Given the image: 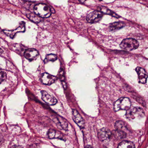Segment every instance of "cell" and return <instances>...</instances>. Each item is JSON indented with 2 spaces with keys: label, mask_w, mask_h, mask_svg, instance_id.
<instances>
[{
  "label": "cell",
  "mask_w": 148,
  "mask_h": 148,
  "mask_svg": "<svg viewBox=\"0 0 148 148\" xmlns=\"http://www.w3.org/2000/svg\"><path fill=\"white\" fill-rule=\"evenodd\" d=\"M145 116L143 109L139 107H132L127 110L126 118L129 120H133L136 118L141 119Z\"/></svg>",
  "instance_id": "cell-1"
},
{
  "label": "cell",
  "mask_w": 148,
  "mask_h": 148,
  "mask_svg": "<svg viewBox=\"0 0 148 148\" xmlns=\"http://www.w3.org/2000/svg\"><path fill=\"white\" fill-rule=\"evenodd\" d=\"M35 14L42 18H48L51 16L52 10L48 5L43 3L36 4L34 8Z\"/></svg>",
  "instance_id": "cell-2"
},
{
  "label": "cell",
  "mask_w": 148,
  "mask_h": 148,
  "mask_svg": "<svg viewBox=\"0 0 148 148\" xmlns=\"http://www.w3.org/2000/svg\"><path fill=\"white\" fill-rule=\"evenodd\" d=\"M139 43L134 38H126L123 40L120 44V47L122 49L126 51H132L138 48Z\"/></svg>",
  "instance_id": "cell-3"
},
{
  "label": "cell",
  "mask_w": 148,
  "mask_h": 148,
  "mask_svg": "<svg viewBox=\"0 0 148 148\" xmlns=\"http://www.w3.org/2000/svg\"><path fill=\"white\" fill-rule=\"evenodd\" d=\"M131 106V101L128 98L121 97L115 102L114 109L115 112H117L120 110H128Z\"/></svg>",
  "instance_id": "cell-4"
},
{
  "label": "cell",
  "mask_w": 148,
  "mask_h": 148,
  "mask_svg": "<svg viewBox=\"0 0 148 148\" xmlns=\"http://www.w3.org/2000/svg\"><path fill=\"white\" fill-rule=\"evenodd\" d=\"M103 13L99 10L91 12L86 17V20L90 23H95L99 21L102 17Z\"/></svg>",
  "instance_id": "cell-5"
},
{
  "label": "cell",
  "mask_w": 148,
  "mask_h": 148,
  "mask_svg": "<svg viewBox=\"0 0 148 148\" xmlns=\"http://www.w3.org/2000/svg\"><path fill=\"white\" fill-rule=\"evenodd\" d=\"M25 31V23L23 22L20 23V25L18 28L13 30H3L4 33L8 36L11 38H14L16 34L19 32H24Z\"/></svg>",
  "instance_id": "cell-6"
},
{
  "label": "cell",
  "mask_w": 148,
  "mask_h": 148,
  "mask_svg": "<svg viewBox=\"0 0 148 148\" xmlns=\"http://www.w3.org/2000/svg\"><path fill=\"white\" fill-rule=\"evenodd\" d=\"M136 71L138 75V82L139 83L141 84L146 83L148 75L146 70L143 68L138 67L136 68Z\"/></svg>",
  "instance_id": "cell-7"
},
{
  "label": "cell",
  "mask_w": 148,
  "mask_h": 148,
  "mask_svg": "<svg viewBox=\"0 0 148 148\" xmlns=\"http://www.w3.org/2000/svg\"><path fill=\"white\" fill-rule=\"evenodd\" d=\"M57 77L48 73H44L41 76V81L42 83L47 85H50L57 81Z\"/></svg>",
  "instance_id": "cell-8"
},
{
  "label": "cell",
  "mask_w": 148,
  "mask_h": 148,
  "mask_svg": "<svg viewBox=\"0 0 148 148\" xmlns=\"http://www.w3.org/2000/svg\"><path fill=\"white\" fill-rule=\"evenodd\" d=\"M41 94L42 99L49 105H54L57 103V99L54 96L49 94L46 91H42Z\"/></svg>",
  "instance_id": "cell-9"
},
{
  "label": "cell",
  "mask_w": 148,
  "mask_h": 148,
  "mask_svg": "<svg viewBox=\"0 0 148 148\" xmlns=\"http://www.w3.org/2000/svg\"><path fill=\"white\" fill-rule=\"evenodd\" d=\"M73 119L74 121L81 128H83L84 127V121L83 118L80 115L76 109H73Z\"/></svg>",
  "instance_id": "cell-10"
},
{
  "label": "cell",
  "mask_w": 148,
  "mask_h": 148,
  "mask_svg": "<svg viewBox=\"0 0 148 148\" xmlns=\"http://www.w3.org/2000/svg\"><path fill=\"white\" fill-rule=\"evenodd\" d=\"M24 56L26 59L30 61H32L35 60L38 57L39 53L38 51L35 49H28L24 52Z\"/></svg>",
  "instance_id": "cell-11"
},
{
  "label": "cell",
  "mask_w": 148,
  "mask_h": 148,
  "mask_svg": "<svg viewBox=\"0 0 148 148\" xmlns=\"http://www.w3.org/2000/svg\"><path fill=\"white\" fill-rule=\"evenodd\" d=\"M112 133L110 129L107 128H103L98 131V137L99 140L101 141L109 139L111 136Z\"/></svg>",
  "instance_id": "cell-12"
},
{
  "label": "cell",
  "mask_w": 148,
  "mask_h": 148,
  "mask_svg": "<svg viewBox=\"0 0 148 148\" xmlns=\"http://www.w3.org/2000/svg\"><path fill=\"white\" fill-rule=\"evenodd\" d=\"M48 136L49 139H60L63 138V136L60 131L55 129H50L48 132Z\"/></svg>",
  "instance_id": "cell-13"
},
{
  "label": "cell",
  "mask_w": 148,
  "mask_h": 148,
  "mask_svg": "<svg viewBox=\"0 0 148 148\" xmlns=\"http://www.w3.org/2000/svg\"><path fill=\"white\" fill-rule=\"evenodd\" d=\"M98 10L101 12L103 14L110 15L116 18H119L120 17L119 15L104 6H100V7H98Z\"/></svg>",
  "instance_id": "cell-14"
},
{
  "label": "cell",
  "mask_w": 148,
  "mask_h": 148,
  "mask_svg": "<svg viewBox=\"0 0 148 148\" xmlns=\"http://www.w3.org/2000/svg\"><path fill=\"white\" fill-rule=\"evenodd\" d=\"M115 127L116 129L123 131L126 132V133L129 131L127 124L122 121L120 120L116 121L115 124Z\"/></svg>",
  "instance_id": "cell-15"
},
{
  "label": "cell",
  "mask_w": 148,
  "mask_h": 148,
  "mask_svg": "<svg viewBox=\"0 0 148 148\" xmlns=\"http://www.w3.org/2000/svg\"><path fill=\"white\" fill-rule=\"evenodd\" d=\"M126 26V24L123 22H116L110 24L109 28L111 31L117 30L123 28Z\"/></svg>",
  "instance_id": "cell-16"
},
{
  "label": "cell",
  "mask_w": 148,
  "mask_h": 148,
  "mask_svg": "<svg viewBox=\"0 0 148 148\" xmlns=\"http://www.w3.org/2000/svg\"><path fill=\"white\" fill-rule=\"evenodd\" d=\"M118 147L120 148H133L135 147V146L132 142L125 140L121 142L118 145Z\"/></svg>",
  "instance_id": "cell-17"
},
{
  "label": "cell",
  "mask_w": 148,
  "mask_h": 148,
  "mask_svg": "<svg viewBox=\"0 0 148 148\" xmlns=\"http://www.w3.org/2000/svg\"><path fill=\"white\" fill-rule=\"evenodd\" d=\"M27 16L29 20H31L34 22L36 23L40 22L42 20V17H40V16L37 15L36 14H34L33 13H30V14H27Z\"/></svg>",
  "instance_id": "cell-18"
},
{
  "label": "cell",
  "mask_w": 148,
  "mask_h": 148,
  "mask_svg": "<svg viewBox=\"0 0 148 148\" xmlns=\"http://www.w3.org/2000/svg\"><path fill=\"white\" fill-rule=\"evenodd\" d=\"M114 134L116 138L119 139H123L127 137V133L120 130H115L114 132Z\"/></svg>",
  "instance_id": "cell-19"
},
{
  "label": "cell",
  "mask_w": 148,
  "mask_h": 148,
  "mask_svg": "<svg viewBox=\"0 0 148 148\" xmlns=\"http://www.w3.org/2000/svg\"><path fill=\"white\" fill-rule=\"evenodd\" d=\"M57 59V56L54 54H49L46 56V58L44 59V63H47L49 62H54Z\"/></svg>",
  "instance_id": "cell-20"
},
{
  "label": "cell",
  "mask_w": 148,
  "mask_h": 148,
  "mask_svg": "<svg viewBox=\"0 0 148 148\" xmlns=\"http://www.w3.org/2000/svg\"><path fill=\"white\" fill-rule=\"evenodd\" d=\"M58 122H59L61 127L63 129L66 130L68 128V123L66 121V120H64L63 118H62L61 117H60L58 119Z\"/></svg>",
  "instance_id": "cell-21"
},
{
  "label": "cell",
  "mask_w": 148,
  "mask_h": 148,
  "mask_svg": "<svg viewBox=\"0 0 148 148\" xmlns=\"http://www.w3.org/2000/svg\"><path fill=\"white\" fill-rule=\"evenodd\" d=\"M7 77L6 73L3 71H0V83H1Z\"/></svg>",
  "instance_id": "cell-22"
},
{
  "label": "cell",
  "mask_w": 148,
  "mask_h": 148,
  "mask_svg": "<svg viewBox=\"0 0 148 148\" xmlns=\"http://www.w3.org/2000/svg\"><path fill=\"white\" fill-rule=\"evenodd\" d=\"M59 76L62 81H64L65 77H64V72H63L62 70H61L60 71Z\"/></svg>",
  "instance_id": "cell-23"
},
{
  "label": "cell",
  "mask_w": 148,
  "mask_h": 148,
  "mask_svg": "<svg viewBox=\"0 0 148 148\" xmlns=\"http://www.w3.org/2000/svg\"><path fill=\"white\" fill-rule=\"evenodd\" d=\"M62 85H63V87L65 88V89H66L67 87L66 83H65V82L64 81H62Z\"/></svg>",
  "instance_id": "cell-24"
},
{
  "label": "cell",
  "mask_w": 148,
  "mask_h": 148,
  "mask_svg": "<svg viewBox=\"0 0 148 148\" xmlns=\"http://www.w3.org/2000/svg\"><path fill=\"white\" fill-rule=\"evenodd\" d=\"M3 141V138L2 135L0 133V144Z\"/></svg>",
  "instance_id": "cell-25"
},
{
  "label": "cell",
  "mask_w": 148,
  "mask_h": 148,
  "mask_svg": "<svg viewBox=\"0 0 148 148\" xmlns=\"http://www.w3.org/2000/svg\"><path fill=\"white\" fill-rule=\"evenodd\" d=\"M3 52V51L0 48V55L1 54H2Z\"/></svg>",
  "instance_id": "cell-26"
},
{
  "label": "cell",
  "mask_w": 148,
  "mask_h": 148,
  "mask_svg": "<svg viewBox=\"0 0 148 148\" xmlns=\"http://www.w3.org/2000/svg\"><path fill=\"white\" fill-rule=\"evenodd\" d=\"M86 1H87V0H79V1L82 3H84Z\"/></svg>",
  "instance_id": "cell-27"
},
{
  "label": "cell",
  "mask_w": 148,
  "mask_h": 148,
  "mask_svg": "<svg viewBox=\"0 0 148 148\" xmlns=\"http://www.w3.org/2000/svg\"><path fill=\"white\" fill-rule=\"evenodd\" d=\"M99 1H102V0H99Z\"/></svg>",
  "instance_id": "cell-28"
}]
</instances>
